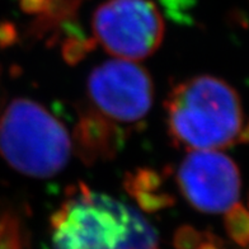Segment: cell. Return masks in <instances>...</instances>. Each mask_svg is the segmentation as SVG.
Masks as SVG:
<instances>
[{
	"instance_id": "6da1fadb",
	"label": "cell",
	"mask_w": 249,
	"mask_h": 249,
	"mask_svg": "<svg viewBox=\"0 0 249 249\" xmlns=\"http://www.w3.org/2000/svg\"><path fill=\"white\" fill-rule=\"evenodd\" d=\"M53 249H159L136 209L80 184L51 217Z\"/></svg>"
},
{
	"instance_id": "7a4b0ae2",
	"label": "cell",
	"mask_w": 249,
	"mask_h": 249,
	"mask_svg": "<svg viewBox=\"0 0 249 249\" xmlns=\"http://www.w3.org/2000/svg\"><path fill=\"white\" fill-rule=\"evenodd\" d=\"M169 134L188 150H220L249 141L242 102L223 79L198 75L172 90L165 103Z\"/></svg>"
},
{
	"instance_id": "3957f363",
	"label": "cell",
	"mask_w": 249,
	"mask_h": 249,
	"mask_svg": "<svg viewBox=\"0 0 249 249\" xmlns=\"http://www.w3.org/2000/svg\"><path fill=\"white\" fill-rule=\"evenodd\" d=\"M71 150L65 126L32 99H14L0 116V155L20 174L53 177L65 168Z\"/></svg>"
},
{
	"instance_id": "277c9868",
	"label": "cell",
	"mask_w": 249,
	"mask_h": 249,
	"mask_svg": "<svg viewBox=\"0 0 249 249\" xmlns=\"http://www.w3.org/2000/svg\"><path fill=\"white\" fill-rule=\"evenodd\" d=\"M93 32L107 53L138 61L160 46L163 17L149 0H107L95 9Z\"/></svg>"
},
{
	"instance_id": "5b68a950",
	"label": "cell",
	"mask_w": 249,
	"mask_h": 249,
	"mask_svg": "<svg viewBox=\"0 0 249 249\" xmlns=\"http://www.w3.org/2000/svg\"><path fill=\"white\" fill-rule=\"evenodd\" d=\"M88 93L95 111L113 124H122L142 121L154 97L148 71L135 61L117 57L92 70Z\"/></svg>"
},
{
	"instance_id": "8992f818",
	"label": "cell",
	"mask_w": 249,
	"mask_h": 249,
	"mask_svg": "<svg viewBox=\"0 0 249 249\" xmlns=\"http://www.w3.org/2000/svg\"><path fill=\"white\" fill-rule=\"evenodd\" d=\"M180 194L196 210L228 213L239 205V169L220 150H191L177 173Z\"/></svg>"
},
{
	"instance_id": "52a82bcc",
	"label": "cell",
	"mask_w": 249,
	"mask_h": 249,
	"mask_svg": "<svg viewBox=\"0 0 249 249\" xmlns=\"http://www.w3.org/2000/svg\"><path fill=\"white\" fill-rule=\"evenodd\" d=\"M118 142L117 126L94 108L80 116L74 134V144L83 160L94 163L113 157L118 150Z\"/></svg>"
},
{
	"instance_id": "ba28073f",
	"label": "cell",
	"mask_w": 249,
	"mask_h": 249,
	"mask_svg": "<svg viewBox=\"0 0 249 249\" xmlns=\"http://www.w3.org/2000/svg\"><path fill=\"white\" fill-rule=\"evenodd\" d=\"M126 186L144 210L157 211L169 205V196L161 190L159 176L151 171H139L130 176Z\"/></svg>"
},
{
	"instance_id": "9c48e42d",
	"label": "cell",
	"mask_w": 249,
	"mask_h": 249,
	"mask_svg": "<svg viewBox=\"0 0 249 249\" xmlns=\"http://www.w3.org/2000/svg\"><path fill=\"white\" fill-rule=\"evenodd\" d=\"M225 225L230 238L239 246L249 244V213L242 206L234 207L226 213Z\"/></svg>"
},
{
	"instance_id": "30bf717a",
	"label": "cell",
	"mask_w": 249,
	"mask_h": 249,
	"mask_svg": "<svg viewBox=\"0 0 249 249\" xmlns=\"http://www.w3.org/2000/svg\"><path fill=\"white\" fill-rule=\"evenodd\" d=\"M165 13L176 23H190V10L195 7L196 0H160Z\"/></svg>"
},
{
	"instance_id": "8fae6325",
	"label": "cell",
	"mask_w": 249,
	"mask_h": 249,
	"mask_svg": "<svg viewBox=\"0 0 249 249\" xmlns=\"http://www.w3.org/2000/svg\"><path fill=\"white\" fill-rule=\"evenodd\" d=\"M201 236L192 228H182L174 236V246L177 249H197Z\"/></svg>"
},
{
	"instance_id": "7c38bea8",
	"label": "cell",
	"mask_w": 249,
	"mask_h": 249,
	"mask_svg": "<svg viewBox=\"0 0 249 249\" xmlns=\"http://www.w3.org/2000/svg\"><path fill=\"white\" fill-rule=\"evenodd\" d=\"M50 0H19L20 8L30 14H42Z\"/></svg>"
},
{
	"instance_id": "4fadbf2b",
	"label": "cell",
	"mask_w": 249,
	"mask_h": 249,
	"mask_svg": "<svg viewBox=\"0 0 249 249\" xmlns=\"http://www.w3.org/2000/svg\"><path fill=\"white\" fill-rule=\"evenodd\" d=\"M197 249H221V248L213 246V244H211V243H203V244H200V246L197 247Z\"/></svg>"
}]
</instances>
